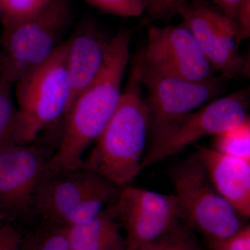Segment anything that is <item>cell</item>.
<instances>
[{
    "label": "cell",
    "mask_w": 250,
    "mask_h": 250,
    "mask_svg": "<svg viewBox=\"0 0 250 250\" xmlns=\"http://www.w3.org/2000/svg\"><path fill=\"white\" fill-rule=\"evenodd\" d=\"M131 33L112 37L107 58L95 80L75 100L64 119L57 147L45 173L82 168L83 154L95 143L118 107L130 59Z\"/></svg>",
    "instance_id": "obj_1"
},
{
    "label": "cell",
    "mask_w": 250,
    "mask_h": 250,
    "mask_svg": "<svg viewBox=\"0 0 250 250\" xmlns=\"http://www.w3.org/2000/svg\"><path fill=\"white\" fill-rule=\"evenodd\" d=\"M11 83L0 80V150L12 146L13 134L18 115Z\"/></svg>",
    "instance_id": "obj_19"
},
{
    "label": "cell",
    "mask_w": 250,
    "mask_h": 250,
    "mask_svg": "<svg viewBox=\"0 0 250 250\" xmlns=\"http://www.w3.org/2000/svg\"><path fill=\"white\" fill-rule=\"evenodd\" d=\"M213 71L226 79L248 76L249 61L238 49L236 24L207 0H190L179 14Z\"/></svg>",
    "instance_id": "obj_9"
},
{
    "label": "cell",
    "mask_w": 250,
    "mask_h": 250,
    "mask_svg": "<svg viewBox=\"0 0 250 250\" xmlns=\"http://www.w3.org/2000/svg\"><path fill=\"white\" fill-rule=\"evenodd\" d=\"M67 59L66 41L47 62L15 83L18 115L12 146L34 142L42 131L62 126L70 100Z\"/></svg>",
    "instance_id": "obj_3"
},
{
    "label": "cell",
    "mask_w": 250,
    "mask_h": 250,
    "mask_svg": "<svg viewBox=\"0 0 250 250\" xmlns=\"http://www.w3.org/2000/svg\"><path fill=\"white\" fill-rule=\"evenodd\" d=\"M54 152L46 143L14 145L0 150V219L34 223L36 192Z\"/></svg>",
    "instance_id": "obj_7"
},
{
    "label": "cell",
    "mask_w": 250,
    "mask_h": 250,
    "mask_svg": "<svg viewBox=\"0 0 250 250\" xmlns=\"http://www.w3.org/2000/svg\"><path fill=\"white\" fill-rule=\"evenodd\" d=\"M248 89L218 97L197 108L183 120L154 152L146 154L141 171L183 151L205 136L218 135L250 121Z\"/></svg>",
    "instance_id": "obj_10"
},
{
    "label": "cell",
    "mask_w": 250,
    "mask_h": 250,
    "mask_svg": "<svg viewBox=\"0 0 250 250\" xmlns=\"http://www.w3.org/2000/svg\"><path fill=\"white\" fill-rule=\"evenodd\" d=\"M4 224L6 223H4V222H2V220H1V219H0V228H1V227H2L3 225H4Z\"/></svg>",
    "instance_id": "obj_26"
},
{
    "label": "cell",
    "mask_w": 250,
    "mask_h": 250,
    "mask_svg": "<svg viewBox=\"0 0 250 250\" xmlns=\"http://www.w3.org/2000/svg\"><path fill=\"white\" fill-rule=\"evenodd\" d=\"M0 80H1V75H0Z\"/></svg>",
    "instance_id": "obj_28"
},
{
    "label": "cell",
    "mask_w": 250,
    "mask_h": 250,
    "mask_svg": "<svg viewBox=\"0 0 250 250\" xmlns=\"http://www.w3.org/2000/svg\"><path fill=\"white\" fill-rule=\"evenodd\" d=\"M19 250H70L68 229L37 224L22 232Z\"/></svg>",
    "instance_id": "obj_16"
},
{
    "label": "cell",
    "mask_w": 250,
    "mask_h": 250,
    "mask_svg": "<svg viewBox=\"0 0 250 250\" xmlns=\"http://www.w3.org/2000/svg\"><path fill=\"white\" fill-rule=\"evenodd\" d=\"M227 81L220 75L200 82L184 80L149 68L143 62L142 82L147 92L146 100L149 113L147 154L160 147L188 115L218 98Z\"/></svg>",
    "instance_id": "obj_6"
},
{
    "label": "cell",
    "mask_w": 250,
    "mask_h": 250,
    "mask_svg": "<svg viewBox=\"0 0 250 250\" xmlns=\"http://www.w3.org/2000/svg\"><path fill=\"white\" fill-rule=\"evenodd\" d=\"M70 250H126L121 227L107 208L89 223L68 229Z\"/></svg>",
    "instance_id": "obj_15"
},
{
    "label": "cell",
    "mask_w": 250,
    "mask_h": 250,
    "mask_svg": "<svg viewBox=\"0 0 250 250\" xmlns=\"http://www.w3.org/2000/svg\"><path fill=\"white\" fill-rule=\"evenodd\" d=\"M210 250H250V226L247 224L231 236L207 243Z\"/></svg>",
    "instance_id": "obj_23"
},
{
    "label": "cell",
    "mask_w": 250,
    "mask_h": 250,
    "mask_svg": "<svg viewBox=\"0 0 250 250\" xmlns=\"http://www.w3.org/2000/svg\"><path fill=\"white\" fill-rule=\"evenodd\" d=\"M111 39L112 37L104 33L96 23L85 21L67 41V67L70 86L67 113L79 95L101 72L107 58Z\"/></svg>",
    "instance_id": "obj_13"
},
{
    "label": "cell",
    "mask_w": 250,
    "mask_h": 250,
    "mask_svg": "<svg viewBox=\"0 0 250 250\" xmlns=\"http://www.w3.org/2000/svg\"><path fill=\"white\" fill-rule=\"evenodd\" d=\"M72 16L70 0H49L37 14L0 37V75L11 85L47 62L62 45Z\"/></svg>",
    "instance_id": "obj_4"
},
{
    "label": "cell",
    "mask_w": 250,
    "mask_h": 250,
    "mask_svg": "<svg viewBox=\"0 0 250 250\" xmlns=\"http://www.w3.org/2000/svg\"><path fill=\"white\" fill-rule=\"evenodd\" d=\"M107 14L123 18L139 17L144 14L146 0H85Z\"/></svg>",
    "instance_id": "obj_21"
},
{
    "label": "cell",
    "mask_w": 250,
    "mask_h": 250,
    "mask_svg": "<svg viewBox=\"0 0 250 250\" xmlns=\"http://www.w3.org/2000/svg\"><path fill=\"white\" fill-rule=\"evenodd\" d=\"M106 208L124 229L126 250L150 243L184 221L174 194L127 185L121 188L116 200Z\"/></svg>",
    "instance_id": "obj_8"
},
{
    "label": "cell",
    "mask_w": 250,
    "mask_h": 250,
    "mask_svg": "<svg viewBox=\"0 0 250 250\" xmlns=\"http://www.w3.org/2000/svg\"><path fill=\"white\" fill-rule=\"evenodd\" d=\"M143 62L153 70L184 80L200 82L213 70L190 31L183 24L151 26Z\"/></svg>",
    "instance_id": "obj_11"
},
{
    "label": "cell",
    "mask_w": 250,
    "mask_h": 250,
    "mask_svg": "<svg viewBox=\"0 0 250 250\" xmlns=\"http://www.w3.org/2000/svg\"><path fill=\"white\" fill-rule=\"evenodd\" d=\"M211 148L224 155L250 161V121L215 136Z\"/></svg>",
    "instance_id": "obj_17"
},
{
    "label": "cell",
    "mask_w": 250,
    "mask_h": 250,
    "mask_svg": "<svg viewBox=\"0 0 250 250\" xmlns=\"http://www.w3.org/2000/svg\"><path fill=\"white\" fill-rule=\"evenodd\" d=\"M49 0H0L2 28L12 27L37 14Z\"/></svg>",
    "instance_id": "obj_20"
},
{
    "label": "cell",
    "mask_w": 250,
    "mask_h": 250,
    "mask_svg": "<svg viewBox=\"0 0 250 250\" xmlns=\"http://www.w3.org/2000/svg\"><path fill=\"white\" fill-rule=\"evenodd\" d=\"M134 250H204L193 233V229L183 221L164 236Z\"/></svg>",
    "instance_id": "obj_18"
},
{
    "label": "cell",
    "mask_w": 250,
    "mask_h": 250,
    "mask_svg": "<svg viewBox=\"0 0 250 250\" xmlns=\"http://www.w3.org/2000/svg\"><path fill=\"white\" fill-rule=\"evenodd\" d=\"M169 174L184 221L207 243L231 236L248 224L217 191L197 152L172 166Z\"/></svg>",
    "instance_id": "obj_5"
},
{
    "label": "cell",
    "mask_w": 250,
    "mask_h": 250,
    "mask_svg": "<svg viewBox=\"0 0 250 250\" xmlns=\"http://www.w3.org/2000/svg\"><path fill=\"white\" fill-rule=\"evenodd\" d=\"M22 231L14 225L4 224L0 228V250H19Z\"/></svg>",
    "instance_id": "obj_24"
},
{
    "label": "cell",
    "mask_w": 250,
    "mask_h": 250,
    "mask_svg": "<svg viewBox=\"0 0 250 250\" xmlns=\"http://www.w3.org/2000/svg\"><path fill=\"white\" fill-rule=\"evenodd\" d=\"M0 22H1V10H0Z\"/></svg>",
    "instance_id": "obj_27"
},
{
    "label": "cell",
    "mask_w": 250,
    "mask_h": 250,
    "mask_svg": "<svg viewBox=\"0 0 250 250\" xmlns=\"http://www.w3.org/2000/svg\"><path fill=\"white\" fill-rule=\"evenodd\" d=\"M213 5L225 16L236 24L237 18L243 6L250 0H212Z\"/></svg>",
    "instance_id": "obj_25"
},
{
    "label": "cell",
    "mask_w": 250,
    "mask_h": 250,
    "mask_svg": "<svg viewBox=\"0 0 250 250\" xmlns=\"http://www.w3.org/2000/svg\"><path fill=\"white\" fill-rule=\"evenodd\" d=\"M190 0H146L145 23L168 21L179 15Z\"/></svg>",
    "instance_id": "obj_22"
},
{
    "label": "cell",
    "mask_w": 250,
    "mask_h": 250,
    "mask_svg": "<svg viewBox=\"0 0 250 250\" xmlns=\"http://www.w3.org/2000/svg\"><path fill=\"white\" fill-rule=\"evenodd\" d=\"M217 191L245 218L250 217V161L220 154L211 147L197 149Z\"/></svg>",
    "instance_id": "obj_14"
},
{
    "label": "cell",
    "mask_w": 250,
    "mask_h": 250,
    "mask_svg": "<svg viewBox=\"0 0 250 250\" xmlns=\"http://www.w3.org/2000/svg\"><path fill=\"white\" fill-rule=\"evenodd\" d=\"M131 66L118 107L83 164L84 168L119 187L127 185L141 172L149 137V113L142 89V53L135 56Z\"/></svg>",
    "instance_id": "obj_2"
},
{
    "label": "cell",
    "mask_w": 250,
    "mask_h": 250,
    "mask_svg": "<svg viewBox=\"0 0 250 250\" xmlns=\"http://www.w3.org/2000/svg\"><path fill=\"white\" fill-rule=\"evenodd\" d=\"M107 182L83 167L45 173L36 192L34 222L59 226L62 218L75 206Z\"/></svg>",
    "instance_id": "obj_12"
}]
</instances>
